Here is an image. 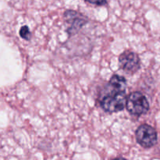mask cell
<instances>
[{"instance_id":"6da1fadb","label":"cell","mask_w":160,"mask_h":160,"mask_svg":"<svg viewBox=\"0 0 160 160\" xmlns=\"http://www.w3.org/2000/svg\"><path fill=\"white\" fill-rule=\"evenodd\" d=\"M126 94L125 91L116 88L107 84L105 95L100 99V106L107 112H117L123 110L126 106Z\"/></svg>"},{"instance_id":"7a4b0ae2","label":"cell","mask_w":160,"mask_h":160,"mask_svg":"<svg viewBox=\"0 0 160 160\" xmlns=\"http://www.w3.org/2000/svg\"><path fill=\"white\" fill-rule=\"evenodd\" d=\"M126 107L131 115L140 117L149 110V103L143 94L134 92L127 98Z\"/></svg>"},{"instance_id":"3957f363","label":"cell","mask_w":160,"mask_h":160,"mask_svg":"<svg viewBox=\"0 0 160 160\" xmlns=\"http://www.w3.org/2000/svg\"><path fill=\"white\" fill-rule=\"evenodd\" d=\"M135 135L138 143L143 148H151L157 142L156 131L148 124L141 125L136 131Z\"/></svg>"},{"instance_id":"277c9868","label":"cell","mask_w":160,"mask_h":160,"mask_svg":"<svg viewBox=\"0 0 160 160\" xmlns=\"http://www.w3.org/2000/svg\"><path fill=\"white\" fill-rule=\"evenodd\" d=\"M120 68L128 73H134L140 69V59L135 52L125 51L119 57Z\"/></svg>"},{"instance_id":"5b68a950","label":"cell","mask_w":160,"mask_h":160,"mask_svg":"<svg viewBox=\"0 0 160 160\" xmlns=\"http://www.w3.org/2000/svg\"><path fill=\"white\" fill-rule=\"evenodd\" d=\"M66 23L69 25L67 32L70 34L78 32L87 23V18L80 12L74 10H67L64 13Z\"/></svg>"},{"instance_id":"8992f818","label":"cell","mask_w":160,"mask_h":160,"mask_svg":"<svg viewBox=\"0 0 160 160\" xmlns=\"http://www.w3.org/2000/svg\"><path fill=\"white\" fill-rule=\"evenodd\" d=\"M108 84L116 88L120 89V90L125 91L127 88V81L123 76H120L118 74H114L111 78L110 81H109Z\"/></svg>"},{"instance_id":"52a82bcc","label":"cell","mask_w":160,"mask_h":160,"mask_svg":"<svg viewBox=\"0 0 160 160\" xmlns=\"http://www.w3.org/2000/svg\"><path fill=\"white\" fill-rule=\"evenodd\" d=\"M20 35L22 38H23L26 41H29L31 39V33L28 26L21 27L20 30Z\"/></svg>"},{"instance_id":"ba28073f","label":"cell","mask_w":160,"mask_h":160,"mask_svg":"<svg viewBox=\"0 0 160 160\" xmlns=\"http://www.w3.org/2000/svg\"><path fill=\"white\" fill-rule=\"evenodd\" d=\"M85 1L95 6H104L107 2V0H85Z\"/></svg>"}]
</instances>
